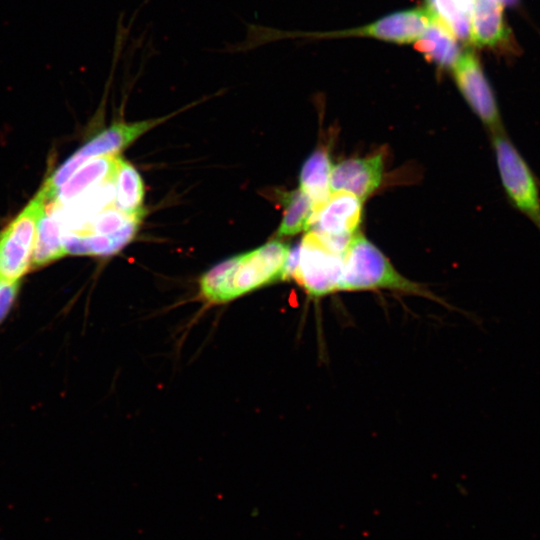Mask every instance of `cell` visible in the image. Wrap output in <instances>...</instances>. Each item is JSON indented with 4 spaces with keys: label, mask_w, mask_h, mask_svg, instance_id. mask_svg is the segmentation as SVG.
<instances>
[{
    "label": "cell",
    "mask_w": 540,
    "mask_h": 540,
    "mask_svg": "<svg viewBox=\"0 0 540 540\" xmlns=\"http://www.w3.org/2000/svg\"><path fill=\"white\" fill-rule=\"evenodd\" d=\"M289 251L286 243L271 240L253 251L221 261L201 276V298L208 304H224L284 280Z\"/></svg>",
    "instance_id": "obj_1"
},
{
    "label": "cell",
    "mask_w": 540,
    "mask_h": 540,
    "mask_svg": "<svg viewBox=\"0 0 540 540\" xmlns=\"http://www.w3.org/2000/svg\"><path fill=\"white\" fill-rule=\"evenodd\" d=\"M391 290L440 301L428 289L403 276L363 235L356 233L343 255L339 291Z\"/></svg>",
    "instance_id": "obj_2"
},
{
    "label": "cell",
    "mask_w": 540,
    "mask_h": 540,
    "mask_svg": "<svg viewBox=\"0 0 540 540\" xmlns=\"http://www.w3.org/2000/svg\"><path fill=\"white\" fill-rule=\"evenodd\" d=\"M343 255L322 237L308 231L300 243L290 248L284 280H294L312 299L339 292Z\"/></svg>",
    "instance_id": "obj_3"
},
{
    "label": "cell",
    "mask_w": 540,
    "mask_h": 540,
    "mask_svg": "<svg viewBox=\"0 0 540 540\" xmlns=\"http://www.w3.org/2000/svg\"><path fill=\"white\" fill-rule=\"evenodd\" d=\"M499 179L507 201L540 233V183L505 129L490 134Z\"/></svg>",
    "instance_id": "obj_4"
},
{
    "label": "cell",
    "mask_w": 540,
    "mask_h": 540,
    "mask_svg": "<svg viewBox=\"0 0 540 540\" xmlns=\"http://www.w3.org/2000/svg\"><path fill=\"white\" fill-rule=\"evenodd\" d=\"M46 204V199L38 192L0 232L1 280L20 281L31 268L37 225Z\"/></svg>",
    "instance_id": "obj_5"
},
{
    "label": "cell",
    "mask_w": 540,
    "mask_h": 540,
    "mask_svg": "<svg viewBox=\"0 0 540 540\" xmlns=\"http://www.w3.org/2000/svg\"><path fill=\"white\" fill-rule=\"evenodd\" d=\"M168 116L138 122H118L101 131L70 156L46 180L43 187L49 195L56 191L87 161L106 155H116L140 135L158 125Z\"/></svg>",
    "instance_id": "obj_6"
},
{
    "label": "cell",
    "mask_w": 540,
    "mask_h": 540,
    "mask_svg": "<svg viewBox=\"0 0 540 540\" xmlns=\"http://www.w3.org/2000/svg\"><path fill=\"white\" fill-rule=\"evenodd\" d=\"M431 20L427 8H413L397 11L377 21L356 28L327 33H287L276 32V38L285 37H371L382 41L406 44L416 42L424 33Z\"/></svg>",
    "instance_id": "obj_7"
},
{
    "label": "cell",
    "mask_w": 540,
    "mask_h": 540,
    "mask_svg": "<svg viewBox=\"0 0 540 540\" xmlns=\"http://www.w3.org/2000/svg\"><path fill=\"white\" fill-rule=\"evenodd\" d=\"M452 72L465 101L490 134L504 130L494 91L476 54L471 50L461 53Z\"/></svg>",
    "instance_id": "obj_8"
},
{
    "label": "cell",
    "mask_w": 540,
    "mask_h": 540,
    "mask_svg": "<svg viewBox=\"0 0 540 540\" xmlns=\"http://www.w3.org/2000/svg\"><path fill=\"white\" fill-rule=\"evenodd\" d=\"M363 201L353 194L336 191L315 210L308 231L343 252L361 223Z\"/></svg>",
    "instance_id": "obj_9"
},
{
    "label": "cell",
    "mask_w": 540,
    "mask_h": 540,
    "mask_svg": "<svg viewBox=\"0 0 540 540\" xmlns=\"http://www.w3.org/2000/svg\"><path fill=\"white\" fill-rule=\"evenodd\" d=\"M383 172L381 154L342 160L332 167L331 192H347L364 202L381 185Z\"/></svg>",
    "instance_id": "obj_10"
},
{
    "label": "cell",
    "mask_w": 540,
    "mask_h": 540,
    "mask_svg": "<svg viewBox=\"0 0 540 540\" xmlns=\"http://www.w3.org/2000/svg\"><path fill=\"white\" fill-rule=\"evenodd\" d=\"M510 39L503 4L498 0H473L470 41L480 47L498 48Z\"/></svg>",
    "instance_id": "obj_11"
},
{
    "label": "cell",
    "mask_w": 540,
    "mask_h": 540,
    "mask_svg": "<svg viewBox=\"0 0 540 540\" xmlns=\"http://www.w3.org/2000/svg\"><path fill=\"white\" fill-rule=\"evenodd\" d=\"M119 155L93 158L83 164L55 193L53 202L65 205L89 189L115 178Z\"/></svg>",
    "instance_id": "obj_12"
},
{
    "label": "cell",
    "mask_w": 540,
    "mask_h": 540,
    "mask_svg": "<svg viewBox=\"0 0 540 540\" xmlns=\"http://www.w3.org/2000/svg\"><path fill=\"white\" fill-rule=\"evenodd\" d=\"M415 49L441 69L452 70L461 55L457 38L432 11L430 23L415 42Z\"/></svg>",
    "instance_id": "obj_13"
},
{
    "label": "cell",
    "mask_w": 540,
    "mask_h": 540,
    "mask_svg": "<svg viewBox=\"0 0 540 540\" xmlns=\"http://www.w3.org/2000/svg\"><path fill=\"white\" fill-rule=\"evenodd\" d=\"M332 162L327 149L319 147L303 162L299 174V188L308 195L318 209L330 196Z\"/></svg>",
    "instance_id": "obj_14"
},
{
    "label": "cell",
    "mask_w": 540,
    "mask_h": 540,
    "mask_svg": "<svg viewBox=\"0 0 540 540\" xmlns=\"http://www.w3.org/2000/svg\"><path fill=\"white\" fill-rule=\"evenodd\" d=\"M114 204L122 212L143 217V181L132 164L118 158L115 179H114Z\"/></svg>",
    "instance_id": "obj_15"
},
{
    "label": "cell",
    "mask_w": 540,
    "mask_h": 540,
    "mask_svg": "<svg viewBox=\"0 0 540 540\" xmlns=\"http://www.w3.org/2000/svg\"><path fill=\"white\" fill-rule=\"evenodd\" d=\"M137 228H129L114 235H80L62 232L66 254L107 256L117 253L135 236Z\"/></svg>",
    "instance_id": "obj_16"
},
{
    "label": "cell",
    "mask_w": 540,
    "mask_h": 540,
    "mask_svg": "<svg viewBox=\"0 0 540 540\" xmlns=\"http://www.w3.org/2000/svg\"><path fill=\"white\" fill-rule=\"evenodd\" d=\"M66 255L61 223L53 210L46 207L39 218L32 253V266L41 267Z\"/></svg>",
    "instance_id": "obj_17"
},
{
    "label": "cell",
    "mask_w": 540,
    "mask_h": 540,
    "mask_svg": "<svg viewBox=\"0 0 540 540\" xmlns=\"http://www.w3.org/2000/svg\"><path fill=\"white\" fill-rule=\"evenodd\" d=\"M284 211L277 238L294 236L308 230L315 207L311 199L300 188L282 192L279 196Z\"/></svg>",
    "instance_id": "obj_18"
},
{
    "label": "cell",
    "mask_w": 540,
    "mask_h": 540,
    "mask_svg": "<svg viewBox=\"0 0 540 540\" xmlns=\"http://www.w3.org/2000/svg\"><path fill=\"white\" fill-rule=\"evenodd\" d=\"M426 3L457 39L470 41L473 0H426Z\"/></svg>",
    "instance_id": "obj_19"
},
{
    "label": "cell",
    "mask_w": 540,
    "mask_h": 540,
    "mask_svg": "<svg viewBox=\"0 0 540 540\" xmlns=\"http://www.w3.org/2000/svg\"><path fill=\"white\" fill-rule=\"evenodd\" d=\"M20 281H6L0 279V325L12 310L20 287Z\"/></svg>",
    "instance_id": "obj_20"
},
{
    "label": "cell",
    "mask_w": 540,
    "mask_h": 540,
    "mask_svg": "<svg viewBox=\"0 0 540 540\" xmlns=\"http://www.w3.org/2000/svg\"><path fill=\"white\" fill-rule=\"evenodd\" d=\"M498 1L501 2L502 4L512 2V0H498Z\"/></svg>",
    "instance_id": "obj_21"
}]
</instances>
